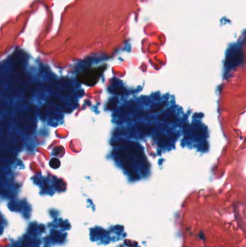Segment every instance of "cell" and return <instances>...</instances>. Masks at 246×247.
<instances>
[{
  "label": "cell",
  "mask_w": 246,
  "mask_h": 247,
  "mask_svg": "<svg viewBox=\"0 0 246 247\" xmlns=\"http://www.w3.org/2000/svg\"><path fill=\"white\" fill-rule=\"evenodd\" d=\"M203 134V131L199 128H195L193 130V134L195 136H201Z\"/></svg>",
  "instance_id": "obj_7"
},
{
  "label": "cell",
  "mask_w": 246,
  "mask_h": 247,
  "mask_svg": "<svg viewBox=\"0 0 246 247\" xmlns=\"http://www.w3.org/2000/svg\"><path fill=\"white\" fill-rule=\"evenodd\" d=\"M165 105V103H161V104H157V105H156V107L155 106H153L152 109L150 110V113H156V112L160 111V110H162L163 109Z\"/></svg>",
  "instance_id": "obj_4"
},
{
  "label": "cell",
  "mask_w": 246,
  "mask_h": 247,
  "mask_svg": "<svg viewBox=\"0 0 246 247\" xmlns=\"http://www.w3.org/2000/svg\"><path fill=\"white\" fill-rule=\"evenodd\" d=\"M159 119L161 121H167V122H174L176 119V117L173 111L168 109L160 116Z\"/></svg>",
  "instance_id": "obj_2"
},
{
  "label": "cell",
  "mask_w": 246,
  "mask_h": 247,
  "mask_svg": "<svg viewBox=\"0 0 246 247\" xmlns=\"http://www.w3.org/2000/svg\"><path fill=\"white\" fill-rule=\"evenodd\" d=\"M159 142L160 145H166L169 143V140L167 139L166 136L161 135L159 138Z\"/></svg>",
  "instance_id": "obj_6"
},
{
  "label": "cell",
  "mask_w": 246,
  "mask_h": 247,
  "mask_svg": "<svg viewBox=\"0 0 246 247\" xmlns=\"http://www.w3.org/2000/svg\"><path fill=\"white\" fill-rule=\"evenodd\" d=\"M103 71V68L87 70L85 73L80 74V75L78 76V80L87 85H95L98 80L99 77L101 75Z\"/></svg>",
  "instance_id": "obj_1"
},
{
  "label": "cell",
  "mask_w": 246,
  "mask_h": 247,
  "mask_svg": "<svg viewBox=\"0 0 246 247\" xmlns=\"http://www.w3.org/2000/svg\"><path fill=\"white\" fill-rule=\"evenodd\" d=\"M136 126H137V127H138L139 130H140V132L146 133V134L150 133L152 131V127L150 126V125H148V124H146L138 123L136 124Z\"/></svg>",
  "instance_id": "obj_3"
},
{
  "label": "cell",
  "mask_w": 246,
  "mask_h": 247,
  "mask_svg": "<svg viewBox=\"0 0 246 247\" xmlns=\"http://www.w3.org/2000/svg\"><path fill=\"white\" fill-rule=\"evenodd\" d=\"M118 103V99L117 98H113L111 100H110V102L108 103V109L113 110L116 108V106H117Z\"/></svg>",
  "instance_id": "obj_5"
}]
</instances>
